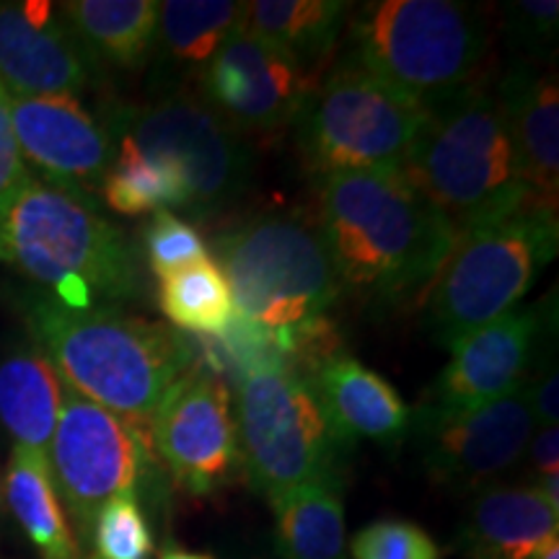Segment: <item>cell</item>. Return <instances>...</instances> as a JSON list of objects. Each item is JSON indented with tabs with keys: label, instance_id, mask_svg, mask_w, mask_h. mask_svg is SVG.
<instances>
[{
	"label": "cell",
	"instance_id": "obj_38",
	"mask_svg": "<svg viewBox=\"0 0 559 559\" xmlns=\"http://www.w3.org/2000/svg\"><path fill=\"white\" fill-rule=\"evenodd\" d=\"M0 513H3V487H0Z\"/></svg>",
	"mask_w": 559,
	"mask_h": 559
},
{
	"label": "cell",
	"instance_id": "obj_9",
	"mask_svg": "<svg viewBox=\"0 0 559 559\" xmlns=\"http://www.w3.org/2000/svg\"><path fill=\"white\" fill-rule=\"evenodd\" d=\"M423 120V102L345 58L319 81L293 128L300 156L319 179L400 171Z\"/></svg>",
	"mask_w": 559,
	"mask_h": 559
},
{
	"label": "cell",
	"instance_id": "obj_4",
	"mask_svg": "<svg viewBox=\"0 0 559 559\" xmlns=\"http://www.w3.org/2000/svg\"><path fill=\"white\" fill-rule=\"evenodd\" d=\"M0 264L47 285L73 309L128 300L140 290L128 236L88 200L32 174L0 194Z\"/></svg>",
	"mask_w": 559,
	"mask_h": 559
},
{
	"label": "cell",
	"instance_id": "obj_23",
	"mask_svg": "<svg viewBox=\"0 0 559 559\" xmlns=\"http://www.w3.org/2000/svg\"><path fill=\"white\" fill-rule=\"evenodd\" d=\"M156 0H70L60 19L94 60L135 70L151 60L158 29Z\"/></svg>",
	"mask_w": 559,
	"mask_h": 559
},
{
	"label": "cell",
	"instance_id": "obj_29",
	"mask_svg": "<svg viewBox=\"0 0 559 559\" xmlns=\"http://www.w3.org/2000/svg\"><path fill=\"white\" fill-rule=\"evenodd\" d=\"M156 539L148 515H145L140 498L122 495L109 500L94 523H91L88 542L83 547L86 559H153Z\"/></svg>",
	"mask_w": 559,
	"mask_h": 559
},
{
	"label": "cell",
	"instance_id": "obj_17",
	"mask_svg": "<svg viewBox=\"0 0 559 559\" xmlns=\"http://www.w3.org/2000/svg\"><path fill=\"white\" fill-rule=\"evenodd\" d=\"M96 60L50 3H0V83L9 96H79Z\"/></svg>",
	"mask_w": 559,
	"mask_h": 559
},
{
	"label": "cell",
	"instance_id": "obj_31",
	"mask_svg": "<svg viewBox=\"0 0 559 559\" xmlns=\"http://www.w3.org/2000/svg\"><path fill=\"white\" fill-rule=\"evenodd\" d=\"M349 555L353 559H443L428 531L402 519L368 523L349 542Z\"/></svg>",
	"mask_w": 559,
	"mask_h": 559
},
{
	"label": "cell",
	"instance_id": "obj_16",
	"mask_svg": "<svg viewBox=\"0 0 559 559\" xmlns=\"http://www.w3.org/2000/svg\"><path fill=\"white\" fill-rule=\"evenodd\" d=\"M542 306H515L492 324L451 347V360L419 404L477 409L513 394L528 381L544 347Z\"/></svg>",
	"mask_w": 559,
	"mask_h": 559
},
{
	"label": "cell",
	"instance_id": "obj_30",
	"mask_svg": "<svg viewBox=\"0 0 559 559\" xmlns=\"http://www.w3.org/2000/svg\"><path fill=\"white\" fill-rule=\"evenodd\" d=\"M143 249L151 272L160 280L207 260V243L200 236V230L171 210L153 213L143 234Z\"/></svg>",
	"mask_w": 559,
	"mask_h": 559
},
{
	"label": "cell",
	"instance_id": "obj_25",
	"mask_svg": "<svg viewBox=\"0 0 559 559\" xmlns=\"http://www.w3.org/2000/svg\"><path fill=\"white\" fill-rule=\"evenodd\" d=\"M349 9L353 3L342 0H254L247 3L241 29L317 73L337 47Z\"/></svg>",
	"mask_w": 559,
	"mask_h": 559
},
{
	"label": "cell",
	"instance_id": "obj_35",
	"mask_svg": "<svg viewBox=\"0 0 559 559\" xmlns=\"http://www.w3.org/2000/svg\"><path fill=\"white\" fill-rule=\"evenodd\" d=\"M528 466L536 479L559 474V428H536L528 440Z\"/></svg>",
	"mask_w": 559,
	"mask_h": 559
},
{
	"label": "cell",
	"instance_id": "obj_33",
	"mask_svg": "<svg viewBox=\"0 0 559 559\" xmlns=\"http://www.w3.org/2000/svg\"><path fill=\"white\" fill-rule=\"evenodd\" d=\"M536 370L528 376L526 391L531 412H534L536 428H557L559 423V376L557 362L536 360Z\"/></svg>",
	"mask_w": 559,
	"mask_h": 559
},
{
	"label": "cell",
	"instance_id": "obj_18",
	"mask_svg": "<svg viewBox=\"0 0 559 559\" xmlns=\"http://www.w3.org/2000/svg\"><path fill=\"white\" fill-rule=\"evenodd\" d=\"M523 181L544 205L559 194V86L536 60L513 62L492 88Z\"/></svg>",
	"mask_w": 559,
	"mask_h": 559
},
{
	"label": "cell",
	"instance_id": "obj_36",
	"mask_svg": "<svg viewBox=\"0 0 559 559\" xmlns=\"http://www.w3.org/2000/svg\"><path fill=\"white\" fill-rule=\"evenodd\" d=\"M158 559H215V557L205 555V551L185 549V547H179V544H166V547L160 549Z\"/></svg>",
	"mask_w": 559,
	"mask_h": 559
},
{
	"label": "cell",
	"instance_id": "obj_2",
	"mask_svg": "<svg viewBox=\"0 0 559 559\" xmlns=\"http://www.w3.org/2000/svg\"><path fill=\"white\" fill-rule=\"evenodd\" d=\"M21 311L60 381L135 428L151 430L166 391L194 368L185 334L115 306L73 309L50 290H34L21 298Z\"/></svg>",
	"mask_w": 559,
	"mask_h": 559
},
{
	"label": "cell",
	"instance_id": "obj_37",
	"mask_svg": "<svg viewBox=\"0 0 559 559\" xmlns=\"http://www.w3.org/2000/svg\"><path fill=\"white\" fill-rule=\"evenodd\" d=\"M534 559H559V542H551Z\"/></svg>",
	"mask_w": 559,
	"mask_h": 559
},
{
	"label": "cell",
	"instance_id": "obj_27",
	"mask_svg": "<svg viewBox=\"0 0 559 559\" xmlns=\"http://www.w3.org/2000/svg\"><path fill=\"white\" fill-rule=\"evenodd\" d=\"M102 192L107 205L120 215L187 207L185 181L177 169L169 160L143 153L128 138H120V151L104 177Z\"/></svg>",
	"mask_w": 559,
	"mask_h": 559
},
{
	"label": "cell",
	"instance_id": "obj_7",
	"mask_svg": "<svg viewBox=\"0 0 559 559\" xmlns=\"http://www.w3.org/2000/svg\"><path fill=\"white\" fill-rule=\"evenodd\" d=\"M557 207L528 202L508 218L459 236L425 296V321L440 347L506 317L557 257Z\"/></svg>",
	"mask_w": 559,
	"mask_h": 559
},
{
	"label": "cell",
	"instance_id": "obj_12",
	"mask_svg": "<svg viewBox=\"0 0 559 559\" xmlns=\"http://www.w3.org/2000/svg\"><path fill=\"white\" fill-rule=\"evenodd\" d=\"M536 430L526 383L477 409L417 404L409 432L432 481L453 492H481L526 456Z\"/></svg>",
	"mask_w": 559,
	"mask_h": 559
},
{
	"label": "cell",
	"instance_id": "obj_13",
	"mask_svg": "<svg viewBox=\"0 0 559 559\" xmlns=\"http://www.w3.org/2000/svg\"><path fill=\"white\" fill-rule=\"evenodd\" d=\"M151 443L181 492L207 498L230 485L241 459L226 381L200 366L187 370L151 419Z\"/></svg>",
	"mask_w": 559,
	"mask_h": 559
},
{
	"label": "cell",
	"instance_id": "obj_19",
	"mask_svg": "<svg viewBox=\"0 0 559 559\" xmlns=\"http://www.w3.org/2000/svg\"><path fill=\"white\" fill-rule=\"evenodd\" d=\"M334 430L355 445L366 438L396 449L409 432L412 409L383 376L345 353H334L309 373Z\"/></svg>",
	"mask_w": 559,
	"mask_h": 559
},
{
	"label": "cell",
	"instance_id": "obj_6",
	"mask_svg": "<svg viewBox=\"0 0 559 559\" xmlns=\"http://www.w3.org/2000/svg\"><path fill=\"white\" fill-rule=\"evenodd\" d=\"M489 45L487 13L459 0H373L347 16L345 58L423 104L479 79Z\"/></svg>",
	"mask_w": 559,
	"mask_h": 559
},
{
	"label": "cell",
	"instance_id": "obj_11",
	"mask_svg": "<svg viewBox=\"0 0 559 559\" xmlns=\"http://www.w3.org/2000/svg\"><path fill=\"white\" fill-rule=\"evenodd\" d=\"M107 122L143 153L169 160L185 181L190 213L202 218L223 213L247 192L251 151L202 99L171 94L148 107L115 109Z\"/></svg>",
	"mask_w": 559,
	"mask_h": 559
},
{
	"label": "cell",
	"instance_id": "obj_8",
	"mask_svg": "<svg viewBox=\"0 0 559 559\" xmlns=\"http://www.w3.org/2000/svg\"><path fill=\"white\" fill-rule=\"evenodd\" d=\"M234 419L243 477L267 500L306 481L342 477V456L353 445L334 430L309 376L288 362L236 381Z\"/></svg>",
	"mask_w": 559,
	"mask_h": 559
},
{
	"label": "cell",
	"instance_id": "obj_32",
	"mask_svg": "<svg viewBox=\"0 0 559 559\" xmlns=\"http://www.w3.org/2000/svg\"><path fill=\"white\" fill-rule=\"evenodd\" d=\"M500 29L506 32L510 47L521 55L547 60L557 45V21L559 3L557 0H510L500 3Z\"/></svg>",
	"mask_w": 559,
	"mask_h": 559
},
{
	"label": "cell",
	"instance_id": "obj_5",
	"mask_svg": "<svg viewBox=\"0 0 559 559\" xmlns=\"http://www.w3.org/2000/svg\"><path fill=\"white\" fill-rule=\"evenodd\" d=\"M236 317L267 332L288 360L293 340L326 319L340 283L317 221L298 210L264 213L215 239Z\"/></svg>",
	"mask_w": 559,
	"mask_h": 559
},
{
	"label": "cell",
	"instance_id": "obj_20",
	"mask_svg": "<svg viewBox=\"0 0 559 559\" xmlns=\"http://www.w3.org/2000/svg\"><path fill=\"white\" fill-rule=\"evenodd\" d=\"M557 536L559 510L539 489L498 485L474 495L456 547L466 559H534Z\"/></svg>",
	"mask_w": 559,
	"mask_h": 559
},
{
	"label": "cell",
	"instance_id": "obj_26",
	"mask_svg": "<svg viewBox=\"0 0 559 559\" xmlns=\"http://www.w3.org/2000/svg\"><path fill=\"white\" fill-rule=\"evenodd\" d=\"M280 559H347L342 477H321L270 500Z\"/></svg>",
	"mask_w": 559,
	"mask_h": 559
},
{
	"label": "cell",
	"instance_id": "obj_22",
	"mask_svg": "<svg viewBox=\"0 0 559 559\" xmlns=\"http://www.w3.org/2000/svg\"><path fill=\"white\" fill-rule=\"evenodd\" d=\"M60 407L62 381L34 342L0 358V425L13 445L47 453Z\"/></svg>",
	"mask_w": 559,
	"mask_h": 559
},
{
	"label": "cell",
	"instance_id": "obj_24",
	"mask_svg": "<svg viewBox=\"0 0 559 559\" xmlns=\"http://www.w3.org/2000/svg\"><path fill=\"white\" fill-rule=\"evenodd\" d=\"M3 489L13 519L39 559H86L55 489L47 453L13 445Z\"/></svg>",
	"mask_w": 559,
	"mask_h": 559
},
{
	"label": "cell",
	"instance_id": "obj_34",
	"mask_svg": "<svg viewBox=\"0 0 559 559\" xmlns=\"http://www.w3.org/2000/svg\"><path fill=\"white\" fill-rule=\"evenodd\" d=\"M26 174L29 171H26L16 135H13L9 94H5L3 83H0V194L11 190L13 185H19Z\"/></svg>",
	"mask_w": 559,
	"mask_h": 559
},
{
	"label": "cell",
	"instance_id": "obj_1",
	"mask_svg": "<svg viewBox=\"0 0 559 559\" xmlns=\"http://www.w3.org/2000/svg\"><path fill=\"white\" fill-rule=\"evenodd\" d=\"M319 234L340 290L379 311L425 300L459 241L402 171L319 177Z\"/></svg>",
	"mask_w": 559,
	"mask_h": 559
},
{
	"label": "cell",
	"instance_id": "obj_10",
	"mask_svg": "<svg viewBox=\"0 0 559 559\" xmlns=\"http://www.w3.org/2000/svg\"><path fill=\"white\" fill-rule=\"evenodd\" d=\"M47 461L83 551L96 513L122 495L140 498L158 459L151 430L124 423L62 383V407Z\"/></svg>",
	"mask_w": 559,
	"mask_h": 559
},
{
	"label": "cell",
	"instance_id": "obj_21",
	"mask_svg": "<svg viewBox=\"0 0 559 559\" xmlns=\"http://www.w3.org/2000/svg\"><path fill=\"white\" fill-rule=\"evenodd\" d=\"M247 3L236 0H166L158 5L153 70L160 83L200 79L221 47L241 29Z\"/></svg>",
	"mask_w": 559,
	"mask_h": 559
},
{
	"label": "cell",
	"instance_id": "obj_3",
	"mask_svg": "<svg viewBox=\"0 0 559 559\" xmlns=\"http://www.w3.org/2000/svg\"><path fill=\"white\" fill-rule=\"evenodd\" d=\"M400 171L459 236L539 202L523 181L498 102L481 75L425 102V120Z\"/></svg>",
	"mask_w": 559,
	"mask_h": 559
},
{
	"label": "cell",
	"instance_id": "obj_28",
	"mask_svg": "<svg viewBox=\"0 0 559 559\" xmlns=\"http://www.w3.org/2000/svg\"><path fill=\"white\" fill-rule=\"evenodd\" d=\"M158 306L177 330L202 337L221 334L236 319L228 280L210 257L160 280Z\"/></svg>",
	"mask_w": 559,
	"mask_h": 559
},
{
	"label": "cell",
	"instance_id": "obj_15",
	"mask_svg": "<svg viewBox=\"0 0 559 559\" xmlns=\"http://www.w3.org/2000/svg\"><path fill=\"white\" fill-rule=\"evenodd\" d=\"M9 109L21 158L45 181L91 202L117 156L109 122L96 120L79 96H9Z\"/></svg>",
	"mask_w": 559,
	"mask_h": 559
},
{
	"label": "cell",
	"instance_id": "obj_14",
	"mask_svg": "<svg viewBox=\"0 0 559 559\" xmlns=\"http://www.w3.org/2000/svg\"><path fill=\"white\" fill-rule=\"evenodd\" d=\"M277 47L239 29L200 75L202 102L230 128L277 132L296 122L300 107L319 86Z\"/></svg>",
	"mask_w": 559,
	"mask_h": 559
}]
</instances>
